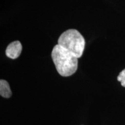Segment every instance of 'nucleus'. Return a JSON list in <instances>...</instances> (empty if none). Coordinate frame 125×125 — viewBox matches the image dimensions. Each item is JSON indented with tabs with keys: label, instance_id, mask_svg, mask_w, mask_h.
I'll return each instance as SVG.
<instances>
[{
	"label": "nucleus",
	"instance_id": "1",
	"mask_svg": "<svg viewBox=\"0 0 125 125\" xmlns=\"http://www.w3.org/2000/svg\"><path fill=\"white\" fill-rule=\"evenodd\" d=\"M52 58L60 75L71 76L77 70L78 57L58 44L52 50Z\"/></svg>",
	"mask_w": 125,
	"mask_h": 125
},
{
	"label": "nucleus",
	"instance_id": "2",
	"mask_svg": "<svg viewBox=\"0 0 125 125\" xmlns=\"http://www.w3.org/2000/svg\"><path fill=\"white\" fill-rule=\"evenodd\" d=\"M58 45L79 58L83 53L85 41L78 30L70 29L65 31L60 36L58 40Z\"/></svg>",
	"mask_w": 125,
	"mask_h": 125
},
{
	"label": "nucleus",
	"instance_id": "3",
	"mask_svg": "<svg viewBox=\"0 0 125 125\" xmlns=\"http://www.w3.org/2000/svg\"><path fill=\"white\" fill-rule=\"evenodd\" d=\"M22 50V45L19 41L10 43L6 49V55L9 58L15 59L20 55Z\"/></svg>",
	"mask_w": 125,
	"mask_h": 125
},
{
	"label": "nucleus",
	"instance_id": "4",
	"mask_svg": "<svg viewBox=\"0 0 125 125\" xmlns=\"http://www.w3.org/2000/svg\"><path fill=\"white\" fill-rule=\"evenodd\" d=\"M0 94L4 98H9L12 96V92L8 82L3 79L0 81Z\"/></svg>",
	"mask_w": 125,
	"mask_h": 125
},
{
	"label": "nucleus",
	"instance_id": "5",
	"mask_svg": "<svg viewBox=\"0 0 125 125\" xmlns=\"http://www.w3.org/2000/svg\"><path fill=\"white\" fill-rule=\"evenodd\" d=\"M118 81H120L122 86L125 87V69L119 73L118 76Z\"/></svg>",
	"mask_w": 125,
	"mask_h": 125
}]
</instances>
